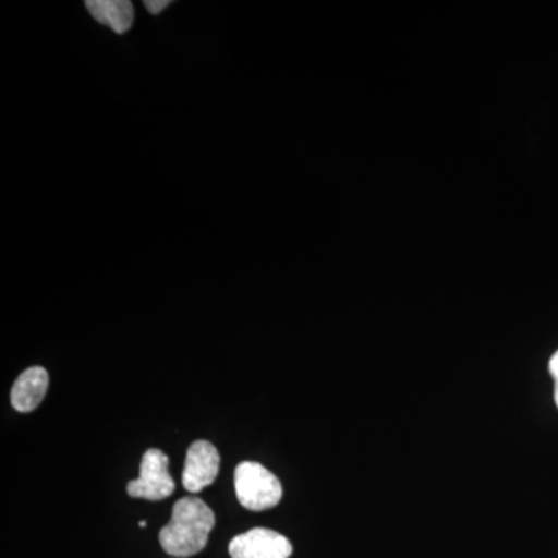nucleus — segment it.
<instances>
[{"mask_svg": "<svg viewBox=\"0 0 558 558\" xmlns=\"http://www.w3.org/2000/svg\"><path fill=\"white\" fill-rule=\"evenodd\" d=\"M229 550L231 558H289L293 546L271 529L255 527L231 539Z\"/></svg>", "mask_w": 558, "mask_h": 558, "instance_id": "obj_4", "label": "nucleus"}, {"mask_svg": "<svg viewBox=\"0 0 558 558\" xmlns=\"http://www.w3.org/2000/svg\"><path fill=\"white\" fill-rule=\"evenodd\" d=\"M234 488L241 505L255 512L275 508L282 498L281 483L258 462L245 461L238 465Z\"/></svg>", "mask_w": 558, "mask_h": 558, "instance_id": "obj_2", "label": "nucleus"}, {"mask_svg": "<svg viewBox=\"0 0 558 558\" xmlns=\"http://www.w3.org/2000/svg\"><path fill=\"white\" fill-rule=\"evenodd\" d=\"M219 451L208 440H196L186 451L182 484L189 492H201L215 483L219 473Z\"/></svg>", "mask_w": 558, "mask_h": 558, "instance_id": "obj_5", "label": "nucleus"}, {"mask_svg": "<svg viewBox=\"0 0 558 558\" xmlns=\"http://www.w3.org/2000/svg\"><path fill=\"white\" fill-rule=\"evenodd\" d=\"M138 526L146 527V526H148V523H146V521H140Z\"/></svg>", "mask_w": 558, "mask_h": 558, "instance_id": "obj_10", "label": "nucleus"}, {"mask_svg": "<svg viewBox=\"0 0 558 558\" xmlns=\"http://www.w3.org/2000/svg\"><path fill=\"white\" fill-rule=\"evenodd\" d=\"M549 373L553 376L554 385H556V391H554V398H556V403L558 407V351L556 354L550 357L549 362Z\"/></svg>", "mask_w": 558, "mask_h": 558, "instance_id": "obj_9", "label": "nucleus"}, {"mask_svg": "<svg viewBox=\"0 0 558 558\" xmlns=\"http://www.w3.org/2000/svg\"><path fill=\"white\" fill-rule=\"evenodd\" d=\"M215 523V512L201 498H180L170 523L160 531L161 548L174 557L196 556L207 546Z\"/></svg>", "mask_w": 558, "mask_h": 558, "instance_id": "obj_1", "label": "nucleus"}, {"mask_svg": "<svg viewBox=\"0 0 558 558\" xmlns=\"http://www.w3.org/2000/svg\"><path fill=\"white\" fill-rule=\"evenodd\" d=\"M86 7L95 21L108 25L119 35L130 31L134 24V5L130 0H89Z\"/></svg>", "mask_w": 558, "mask_h": 558, "instance_id": "obj_7", "label": "nucleus"}, {"mask_svg": "<svg viewBox=\"0 0 558 558\" xmlns=\"http://www.w3.org/2000/svg\"><path fill=\"white\" fill-rule=\"evenodd\" d=\"M170 459L159 449H149L143 454L140 476L128 484V495L132 498L161 501L174 492V480L168 472Z\"/></svg>", "mask_w": 558, "mask_h": 558, "instance_id": "obj_3", "label": "nucleus"}, {"mask_svg": "<svg viewBox=\"0 0 558 558\" xmlns=\"http://www.w3.org/2000/svg\"><path fill=\"white\" fill-rule=\"evenodd\" d=\"M170 3V0H145L146 10H148L150 14L161 13Z\"/></svg>", "mask_w": 558, "mask_h": 558, "instance_id": "obj_8", "label": "nucleus"}, {"mask_svg": "<svg viewBox=\"0 0 558 558\" xmlns=\"http://www.w3.org/2000/svg\"><path fill=\"white\" fill-rule=\"evenodd\" d=\"M49 388V373L40 366H32L14 381L11 389V405L20 413H31L38 409L43 399L46 398Z\"/></svg>", "mask_w": 558, "mask_h": 558, "instance_id": "obj_6", "label": "nucleus"}]
</instances>
